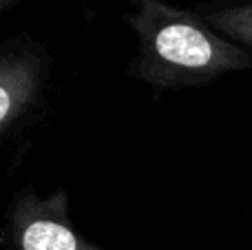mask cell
<instances>
[{
	"instance_id": "obj_5",
	"label": "cell",
	"mask_w": 252,
	"mask_h": 250,
	"mask_svg": "<svg viewBox=\"0 0 252 250\" xmlns=\"http://www.w3.org/2000/svg\"><path fill=\"white\" fill-rule=\"evenodd\" d=\"M16 2H18V0H0V9H2V11H7V9H11Z\"/></svg>"
},
{
	"instance_id": "obj_2",
	"label": "cell",
	"mask_w": 252,
	"mask_h": 250,
	"mask_svg": "<svg viewBox=\"0 0 252 250\" xmlns=\"http://www.w3.org/2000/svg\"><path fill=\"white\" fill-rule=\"evenodd\" d=\"M49 53L42 42L9 38L0 51V137L4 144L22 135L44 102Z\"/></svg>"
},
{
	"instance_id": "obj_1",
	"label": "cell",
	"mask_w": 252,
	"mask_h": 250,
	"mask_svg": "<svg viewBox=\"0 0 252 250\" xmlns=\"http://www.w3.org/2000/svg\"><path fill=\"white\" fill-rule=\"evenodd\" d=\"M124 22L137 40L126 75L155 93L208 87L228 73L252 69L250 49L219 33L195 9L133 0Z\"/></svg>"
},
{
	"instance_id": "obj_4",
	"label": "cell",
	"mask_w": 252,
	"mask_h": 250,
	"mask_svg": "<svg viewBox=\"0 0 252 250\" xmlns=\"http://www.w3.org/2000/svg\"><path fill=\"white\" fill-rule=\"evenodd\" d=\"M192 9L228 40L252 51V0H206Z\"/></svg>"
},
{
	"instance_id": "obj_3",
	"label": "cell",
	"mask_w": 252,
	"mask_h": 250,
	"mask_svg": "<svg viewBox=\"0 0 252 250\" xmlns=\"http://www.w3.org/2000/svg\"><path fill=\"white\" fill-rule=\"evenodd\" d=\"M7 219L13 250H104L78 233L64 188L44 197L25 186L9 204Z\"/></svg>"
}]
</instances>
